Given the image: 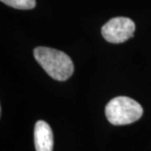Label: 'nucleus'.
Here are the masks:
<instances>
[{
  "instance_id": "f03ea898",
  "label": "nucleus",
  "mask_w": 151,
  "mask_h": 151,
  "mask_svg": "<svg viewBox=\"0 0 151 151\" xmlns=\"http://www.w3.org/2000/svg\"><path fill=\"white\" fill-rule=\"evenodd\" d=\"M143 114L141 105L127 96H118L109 101L105 107V115L114 126L129 125L140 119Z\"/></svg>"
},
{
  "instance_id": "7ed1b4c3",
  "label": "nucleus",
  "mask_w": 151,
  "mask_h": 151,
  "mask_svg": "<svg viewBox=\"0 0 151 151\" xmlns=\"http://www.w3.org/2000/svg\"><path fill=\"white\" fill-rule=\"evenodd\" d=\"M135 31L134 23L126 17H116L105 24L101 34L108 42L122 43L132 37Z\"/></svg>"
},
{
  "instance_id": "20e7f679",
  "label": "nucleus",
  "mask_w": 151,
  "mask_h": 151,
  "mask_svg": "<svg viewBox=\"0 0 151 151\" xmlns=\"http://www.w3.org/2000/svg\"><path fill=\"white\" fill-rule=\"evenodd\" d=\"M35 147L37 151L53 150V132L44 121H38L35 126Z\"/></svg>"
},
{
  "instance_id": "39448f33",
  "label": "nucleus",
  "mask_w": 151,
  "mask_h": 151,
  "mask_svg": "<svg viewBox=\"0 0 151 151\" xmlns=\"http://www.w3.org/2000/svg\"><path fill=\"white\" fill-rule=\"evenodd\" d=\"M4 4L10 6L15 9H21V10H29L35 7V0H0Z\"/></svg>"
},
{
  "instance_id": "f257e3e1",
  "label": "nucleus",
  "mask_w": 151,
  "mask_h": 151,
  "mask_svg": "<svg viewBox=\"0 0 151 151\" xmlns=\"http://www.w3.org/2000/svg\"><path fill=\"white\" fill-rule=\"evenodd\" d=\"M34 56L43 70L56 81H66L74 73V64L67 54L49 47L35 48Z\"/></svg>"
}]
</instances>
